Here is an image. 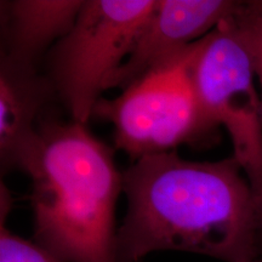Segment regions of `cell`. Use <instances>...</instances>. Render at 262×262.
I'll return each mask as SVG.
<instances>
[{"label": "cell", "mask_w": 262, "mask_h": 262, "mask_svg": "<svg viewBox=\"0 0 262 262\" xmlns=\"http://www.w3.org/2000/svg\"><path fill=\"white\" fill-rule=\"evenodd\" d=\"M250 262H262V261H260V260H254V261H250Z\"/></svg>", "instance_id": "obj_11"}, {"label": "cell", "mask_w": 262, "mask_h": 262, "mask_svg": "<svg viewBox=\"0 0 262 262\" xmlns=\"http://www.w3.org/2000/svg\"><path fill=\"white\" fill-rule=\"evenodd\" d=\"M29 169L34 242L63 262H119L116 208L123 172L86 124L41 120Z\"/></svg>", "instance_id": "obj_2"}, {"label": "cell", "mask_w": 262, "mask_h": 262, "mask_svg": "<svg viewBox=\"0 0 262 262\" xmlns=\"http://www.w3.org/2000/svg\"><path fill=\"white\" fill-rule=\"evenodd\" d=\"M85 0L2 2V55L38 67L70 33Z\"/></svg>", "instance_id": "obj_8"}, {"label": "cell", "mask_w": 262, "mask_h": 262, "mask_svg": "<svg viewBox=\"0 0 262 262\" xmlns=\"http://www.w3.org/2000/svg\"><path fill=\"white\" fill-rule=\"evenodd\" d=\"M11 195H2V220H0V262H63L37 243L26 241L9 231L4 225L10 209Z\"/></svg>", "instance_id": "obj_9"}, {"label": "cell", "mask_w": 262, "mask_h": 262, "mask_svg": "<svg viewBox=\"0 0 262 262\" xmlns=\"http://www.w3.org/2000/svg\"><path fill=\"white\" fill-rule=\"evenodd\" d=\"M234 15V14H233ZM233 15L194 42L188 70L203 112L224 126L233 157L262 203V104L255 70Z\"/></svg>", "instance_id": "obj_5"}, {"label": "cell", "mask_w": 262, "mask_h": 262, "mask_svg": "<svg viewBox=\"0 0 262 262\" xmlns=\"http://www.w3.org/2000/svg\"><path fill=\"white\" fill-rule=\"evenodd\" d=\"M193 45L176 64L137 81L117 97H101L95 106L93 118L112 124L116 148L131 162L176 152L180 146L209 148L220 140V127L203 112L193 88L188 70Z\"/></svg>", "instance_id": "obj_4"}, {"label": "cell", "mask_w": 262, "mask_h": 262, "mask_svg": "<svg viewBox=\"0 0 262 262\" xmlns=\"http://www.w3.org/2000/svg\"><path fill=\"white\" fill-rule=\"evenodd\" d=\"M123 192L119 262H140L156 251L250 262L262 253V203L233 156L216 162L178 152L143 157L123 171Z\"/></svg>", "instance_id": "obj_1"}, {"label": "cell", "mask_w": 262, "mask_h": 262, "mask_svg": "<svg viewBox=\"0 0 262 262\" xmlns=\"http://www.w3.org/2000/svg\"><path fill=\"white\" fill-rule=\"evenodd\" d=\"M233 19L251 56L255 74L261 86L262 104V2H241Z\"/></svg>", "instance_id": "obj_10"}, {"label": "cell", "mask_w": 262, "mask_h": 262, "mask_svg": "<svg viewBox=\"0 0 262 262\" xmlns=\"http://www.w3.org/2000/svg\"><path fill=\"white\" fill-rule=\"evenodd\" d=\"M239 5L241 2L232 0H157L130 56L108 81L107 91H123L176 64Z\"/></svg>", "instance_id": "obj_6"}, {"label": "cell", "mask_w": 262, "mask_h": 262, "mask_svg": "<svg viewBox=\"0 0 262 262\" xmlns=\"http://www.w3.org/2000/svg\"><path fill=\"white\" fill-rule=\"evenodd\" d=\"M56 91L38 67L0 55V160L3 171L29 172L40 145L44 108Z\"/></svg>", "instance_id": "obj_7"}, {"label": "cell", "mask_w": 262, "mask_h": 262, "mask_svg": "<svg viewBox=\"0 0 262 262\" xmlns=\"http://www.w3.org/2000/svg\"><path fill=\"white\" fill-rule=\"evenodd\" d=\"M157 0H85L77 21L47 55V77L72 119L88 124L124 64Z\"/></svg>", "instance_id": "obj_3"}]
</instances>
